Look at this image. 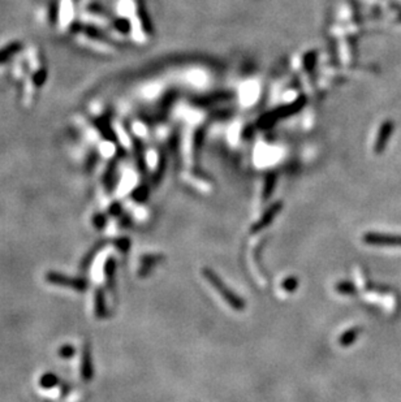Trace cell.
<instances>
[{"label":"cell","mask_w":401,"mask_h":402,"mask_svg":"<svg viewBox=\"0 0 401 402\" xmlns=\"http://www.w3.org/2000/svg\"><path fill=\"white\" fill-rule=\"evenodd\" d=\"M202 274L207 281L210 282L211 285L214 286L215 290H216V292L222 296L223 299H224V301H226L227 303L232 307V309L237 310V311H242V310L245 309L246 307L245 301H244V299H242L238 294L232 292V290H231L230 288L226 285V282L223 281L222 278L219 277L218 275L215 274L214 271L210 270L209 267H205L202 270Z\"/></svg>","instance_id":"cell-1"},{"label":"cell","mask_w":401,"mask_h":402,"mask_svg":"<svg viewBox=\"0 0 401 402\" xmlns=\"http://www.w3.org/2000/svg\"><path fill=\"white\" fill-rule=\"evenodd\" d=\"M21 48H22V44L20 42H13L11 43V44H8L7 47L1 48V50H0V64L9 60V59H11L13 55L17 54Z\"/></svg>","instance_id":"cell-8"},{"label":"cell","mask_w":401,"mask_h":402,"mask_svg":"<svg viewBox=\"0 0 401 402\" xmlns=\"http://www.w3.org/2000/svg\"><path fill=\"white\" fill-rule=\"evenodd\" d=\"M120 212H121L120 203H113V205L111 206V209H109V213H111L112 216H119Z\"/></svg>","instance_id":"cell-19"},{"label":"cell","mask_w":401,"mask_h":402,"mask_svg":"<svg viewBox=\"0 0 401 402\" xmlns=\"http://www.w3.org/2000/svg\"><path fill=\"white\" fill-rule=\"evenodd\" d=\"M297 286H298V280H297V277H293V276H291V277H287L284 280V281L281 282V288H283V290H285V292H295V290L297 289Z\"/></svg>","instance_id":"cell-13"},{"label":"cell","mask_w":401,"mask_h":402,"mask_svg":"<svg viewBox=\"0 0 401 402\" xmlns=\"http://www.w3.org/2000/svg\"><path fill=\"white\" fill-rule=\"evenodd\" d=\"M47 282H50L52 285L59 286H68L70 289L76 290V292H85L89 288V282L87 280L82 277H70L60 272H54L51 271L46 275Z\"/></svg>","instance_id":"cell-2"},{"label":"cell","mask_w":401,"mask_h":402,"mask_svg":"<svg viewBox=\"0 0 401 402\" xmlns=\"http://www.w3.org/2000/svg\"><path fill=\"white\" fill-rule=\"evenodd\" d=\"M115 245H116L117 250H120L123 253H127L130 249V240L127 238V237H121L119 240L115 241Z\"/></svg>","instance_id":"cell-15"},{"label":"cell","mask_w":401,"mask_h":402,"mask_svg":"<svg viewBox=\"0 0 401 402\" xmlns=\"http://www.w3.org/2000/svg\"><path fill=\"white\" fill-rule=\"evenodd\" d=\"M59 381H60V379H59L58 375H55L52 372H47V374L42 375V378L39 380V384H41V387L42 388L51 389V388L56 387L59 384Z\"/></svg>","instance_id":"cell-10"},{"label":"cell","mask_w":401,"mask_h":402,"mask_svg":"<svg viewBox=\"0 0 401 402\" xmlns=\"http://www.w3.org/2000/svg\"><path fill=\"white\" fill-rule=\"evenodd\" d=\"M281 209H283V203H281V202L274 203V205L263 213V216L261 217V220H258L257 223L252 227V233H258L259 231H262V229H265L267 225L271 224L274 221V219L276 217L277 213L281 211Z\"/></svg>","instance_id":"cell-4"},{"label":"cell","mask_w":401,"mask_h":402,"mask_svg":"<svg viewBox=\"0 0 401 402\" xmlns=\"http://www.w3.org/2000/svg\"><path fill=\"white\" fill-rule=\"evenodd\" d=\"M336 292H339L341 294H355L356 293V286L353 285V282L349 281H341L335 285Z\"/></svg>","instance_id":"cell-12"},{"label":"cell","mask_w":401,"mask_h":402,"mask_svg":"<svg viewBox=\"0 0 401 402\" xmlns=\"http://www.w3.org/2000/svg\"><path fill=\"white\" fill-rule=\"evenodd\" d=\"M115 274H116V260H115L113 256H109L108 259L106 260L105 275L107 286H108V289L111 292L115 290Z\"/></svg>","instance_id":"cell-7"},{"label":"cell","mask_w":401,"mask_h":402,"mask_svg":"<svg viewBox=\"0 0 401 402\" xmlns=\"http://www.w3.org/2000/svg\"><path fill=\"white\" fill-rule=\"evenodd\" d=\"M363 242L367 245H379V246H401V236L386 234V233L370 232L363 234Z\"/></svg>","instance_id":"cell-3"},{"label":"cell","mask_w":401,"mask_h":402,"mask_svg":"<svg viewBox=\"0 0 401 402\" xmlns=\"http://www.w3.org/2000/svg\"><path fill=\"white\" fill-rule=\"evenodd\" d=\"M133 198L136 199L137 202H142L148 198V190L145 188H138L137 190L133 191Z\"/></svg>","instance_id":"cell-17"},{"label":"cell","mask_w":401,"mask_h":402,"mask_svg":"<svg viewBox=\"0 0 401 402\" xmlns=\"http://www.w3.org/2000/svg\"><path fill=\"white\" fill-rule=\"evenodd\" d=\"M359 333H361V329L359 328L348 329V331H345V332L340 336V345H341V346H351V345L356 341V339L359 336Z\"/></svg>","instance_id":"cell-9"},{"label":"cell","mask_w":401,"mask_h":402,"mask_svg":"<svg viewBox=\"0 0 401 402\" xmlns=\"http://www.w3.org/2000/svg\"><path fill=\"white\" fill-rule=\"evenodd\" d=\"M74 353H76V349L72 345H64L59 350V356L64 358V360H66V358H72L74 356Z\"/></svg>","instance_id":"cell-16"},{"label":"cell","mask_w":401,"mask_h":402,"mask_svg":"<svg viewBox=\"0 0 401 402\" xmlns=\"http://www.w3.org/2000/svg\"><path fill=\"white\" fill-rule=\"evenodd\" d=\"M102 246H103V244H99L97 245V246H94L93 250H90L87 254L85 255V258L82 259V263H81V270L82 271H86L87 270V267H89L90 264H91V262H93L94 256H95V254H97L99 250L102 249Z\"/></svg>","instance_id":"cell-11"},{"label":"cell","mask_w":401,"mask_h":402,"mask_svg":"<svg viewBox=\"0 0 401 402\" xmlns=\"http://www.w3.org/2000/svg\"><path fill=\"white\" fill-rule=\"evenodd\" d=\"M94 376L93 358H91V350L87 344H85L82 350L81 357V378L85 381H90Z\"/></svg>","instance_id":"cell-5"},{"label":"cell","mask_w":401,"mask_h":402,"mask_svg":"<svg viewBox=\"0 0 401 402\" xmlns=\"http://www.w3.org/2000/svg\"><path fill=\"white\" fill-rule=\"evenodd\" d=\"M44 80H46V72L44 70H39L38 73L34 76V84H37V85H41Z\"/></svg>","instance_id":"cell-18"},{"label":"cell","mask_w":401,"mask_h":402,"mask_svg":"<svg viewBox=\"0 0 401 402\" xmlns=\"http://www.w3.org/2000/svg\"><path fill=\"white\" fill-rule=\"evenodd\" d=\"M94 310H95V315L97 317H106L108 315L107 311V305H106V296L105 290L102 288H98L94 296Z\"/></svg>","instance_id":"cell-6"},{"label":"cell","mask_w":401,"mask_h":402,"mask_svg":"<svg viewBox=\"0 0 401 402\" xmlns=\"http://www.w3.org/2000/svg\"><path fill=\"white\" fill-rule=\"evenodd\" d=\"M56 19H58V4H52V5H51V13H50L51 22H55Z\"/></svg>","instance_id":"cell-20"},{"label":"cell","mask_w":401,"mask_h":402,"mask_svg":"<svg viewBox=\"0 0 401 402\" xmlns=\"http://www.w3.org/2000/svg\"><path fill=\"white\" fill-rule=\"evenodd\" d=\"M93 224L97 229H103L107 224V216L103 213H95L93 217Z\"/></svg>","instance_id":"cell-14"}]
</instances>
